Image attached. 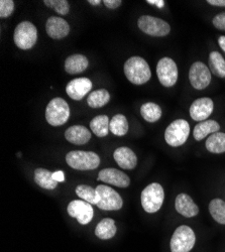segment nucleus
Returning <instances> with one entry per match:
<instances>
[{"label":"nucleus","instance_id":"f03ea898","mask_svg":"<svg viewBox=\"0 0 225 252\" xmlns=\"http://www.w3.org/2000/svg\"><path fill=\"white\" fill-rule=\"evenodd\" d=\"M141 206L147 213L153 214L161 208L165 200V192L159 183H152L141 192Z\"/></svg>","mask_w":225,"mask_h":252},{"label":"nucleus","instance_id":"b1692460","mask_svg":"<svg viewBox=\"0 0 225 252\" xmlns=\"http://www.w3.org/2000/svg\"><path fill=\"white\" fill-rule=\"evenodd\" d=\"M34 182L47 190H54L58 186V182L53 178V173L46 169H36L34 171Z\"/></svg>","mask_w":225,"mask_h":252},{"label":"nucleus","instance_id":"a211bd4d","mask_svg":"<svg viewBox=\"0 0 225 252\" xmlns=\"http://www.w3.org/2000/svg\"><path fill=\"white\" fill-rule=\"evenodd\" d=\"M114 160L124 170H133L137 163L135 154L129 148H119L113 154Z\"/></svg>","mask_w":225,"mask_h":252},{"label":"nucleus","instance_id":"6ab92c4d","mask_svg":"<svg viewBox=\"0 0 225 252\" xmlns=\"http://www.w3.org/2000/svg\"><path fill=\"white\" fill-rule=\"evenodd\" d=\"M66 139L76 145L86 144L91 138V132L83 125H73L65 132Z\"/></svg>","mask_w":225,"mask_h":252},{"label":"nucleus","instance_id":"4c0bfd02","mask_svg":"<svg viewBox=\"0 0 225 252\" xmlns=\"http://www.w3.org/2000/svg\"><path fill=\"white\" fill-rule=\"evenodd\" d=\"M148 3H150V4H157L159 7H162L163 5H165V2L162 1V0H148L147 1Z\"/></svg>","mask_w":225,"mask_h":252},{"label":"nucleus","instance_id":"f257e3e1","mask_svg":"<svg viewBox=\"0 0 225 252\" xmlns=\"http://www.w3.org/2000/svg\"><path fill=\"white\" fill-rule=\"evenodd\" d=\"M125 74L134 85H142L150 81L152 72L146 60L140 57H131L125 63Z\"/></svg>","mask_w":225,"mask_h":252},{"label":"nucleus","instance_id":"c85d7f7f","mask_svg":"<svg viewBox=\"0 0 225 252\" xmlns=\"http://www.w3.org/2000/svg\"><path fill=\"white\" fill-rule=\"evenodd\" d=\"M209 69L220 78H225V60L218 52H211L209 55Z\"/></svg>","mask_w":225,"mask_h":252},{"label":"nucleus","instance_id":"e433bc0d","mask_svg":"<svg viewBox=\"0 0 225 252\" xmlns=\"http://www.w3.org/2000/svg\"><path fill=\"white\" fill-rule=\"evenodd\" d=\"M207 3L213 6H219V7H224L225 6V0H208Z\"/></svg>","mask_w":225,"mask_h":252},{"label":"nucleus","instance_id":"c756f323","mask_svg":"<svg viewBox=\"0 0 225 252\" xmlns=\"http://www.w3.org/2000/svg\"><path fill=\"white\" fill-rule=\"evenodd\" d=\"M110 131L116 136H124L129 131V122L125 115L117 114L110 121Z\"/></svg>","mask_w":225,"mask_h":252},{"label":"nucleus","instance_id":"1a4fd4ad","mask_svg":"<svg viewBox=\"0 0 225 252\" xmlns=\"http://www.w3.org/2000/svg\"><path fill=\"white\" fill-rule=\"evenodd\" d=\"M96 190L100 199L99 203L96 205L99 209L104 210V211H118L122 208L124 201L113 189L104 185H99Z\"/></svg>","mask_w":225,"mask_h":252},{"label":"nucleus","instance_id":"5701e85b","mask_svg":"<svg viewBox=\"0 0 225 252\" xmlns=\"http://www.w3.org/2000/svg\"><path fill=\"white\" fill-rule=\"evenodd\" d=\"M92 132L98 137H105L110 130V120L106 115H98L90 122Z\"/></svg>","mask_w":225,"mask_h":252},{"label":"nucleus","instance_id":"9d476101","mask_svg":"<svg viewBox=\"0 0 225 252\" xmlns=\"http://www.w3.org/2000/svg\"><path fill=\"white\" fill-rule=\"evenodd\" d=\"M157 75L163 87H173L178 80V68L174 60L162 58L158 62Z\"/></svg>","mask_w":225,"mask_h":252},{"label":"nucleus","instance_id":"4be33fe9","mask_svg":"<svg viewBox=\"0 0 225 252\" xmlns=\"http://www.w3.org/2000/svg\"><path fill=\"white\" fill-rule=\"evenodd\" d=\"M219 129H220V125L216 121L205 120V121L200 122L195 126V128L193 130V135L197 141H200L205 138L206 136H208L209 134L218 132Z\"/></svg>","mask_w":225,"mask_h":252},{"label":"nucleus","instance_id":"f704fd0d","mask_svg":"<svg viewBox=\"0 0 225 252\" xmlns=\"http://www.w3.org/2000/svg\"><path fill=\"white\" fill-rule=\"evenodd\" d=\"M103 3L106 7H108L110 9H115L121 5L122 1L121 0H104Z\"/></svg>","mask_w":225,"mask_h":252},{"label":"nucleus","instance_id":"7c9ffc66","mask_svg":"<svg viewBox=\"0 0 225 252\" xmlns=\"http://www.w3.org/2000/svg\"><path fill=\"white\" fill-rule=\"evenodd\" d=\"M212 218L219 224L225 225V202L221 199H213L209 204Z\"/></svg>","mask_w":225,"mask_h":252},{"label":"nucleus","instance_id":"bb28decb","mask_svg":"<svg viewBox=\"0 0 225 252\" xmlns=\"http://www.w3.org/2000/svg\"><path fill=\"white\" fill-rule=\"evenodd\" d=\"M140 114L148 122L154 123L160 120L161 117V109L158 104L153 102H147L140 108Z\"/></svg>","mask_w":225,"mask_h":252},{"label":"nucleus","instance_id":"0eeeda50","mask_svg":"<svg viewBox=\"0 0 225 252\" xmlns=\"http://www.w3.org/2000/svg\"><path fill=\"white\" fill-rule=\"evenodd\" d=\"M189 134V123L185 119H177L167 127L165 131V139L169 145L173 148H178L187 141Z\"/></svg>","mask_w":225,"mask_h":252},{"label":"nucleus","instance_id":"cd10ccee","mask_svg":"<svg viewBox=\"0 0 225 252\" xmlns=\"http://www.w3.org/2000/svg\"><path fill=\"white\" fill-rule=\"evenodd\" d=\"M76 194L79 198L83 199L85 202L91 205H97L99 203V195L96 189L87 186V185H80L76 188Z\"/></svg>","mask_w":225,"mask_h":252},{"label":"nucleus","instance_id":"2eb2a0df","mask_svg":"<svg viewBox=\"0 0 225 252\" xmlns=\"http://www.w3.org/2000/svg\"><path fill=\"white\" fill-rule=\"evenodd\" d=\"M214 103L210 98H199L195 100L190 107V116L195 121L206 120L213 112Z\"/></svg>","mask_w":225,"mask_h":252},{"label":"nucleus","instance_id":"dca6fc26","mask_svg":"<svg viewBox=\"0 0 225 252\" xmlns=\"http://www.w3.org/2000/svg\"><path fill=\"white\" fill-rule=\"evenodd\" d=\"M46 31L50 37L54 39H61L66 37L70 32V26L65 19L51 16L46 24Z\"/></svg>","mask_w":225,"mask_h":252},{"label":"nucleus","instance_id":"f8f14e48","mask_svg":"<svg viewBox=\"0 0 225 252\" xmlns=\"http://www.w3.org/2000/svg\"><path fill=\"white\" fill-rule=\"evenodd\" d=\"M67 210L68 214L71 217L76 218L81 225L89 224L94 216L92 205L82 200H74L70 202Z\"/></svg>","mask_w":225,"mask_h":252},{"label":"nucleus","instance_id":"473e14b6","mask_svg":"<svg viewBox=\"0 0 225 252\" xmlns=\"http://www.w3.org/2000/svg\"><path fill=\"white\" fill-rule=\"evenodd\" d=\"M14 10V2L12 0H1L0 1V17L6 18L12 14Z\"/></svg>","mask_w":225,"mask_h":252},{"label":"nucleus","instance_id":"58836bf2","mask_svg":"<svg viewBox=\"0 0 225 252\" xmlns=\"http://www.w3.org/2000/svg\"><path fill=\"white\" fill-rule=\"evenodd\" d=\"M218 44H219L220 48L222 49V51L225 53V36H224V35L219 36V38H218Z\"/></svg>","mask_w":225,"mask_h":252},{"label":"nucleus","instance_id":"ddd939ff","mask_svg":"<svg viewBox=\"0 0 225 252\" xmlns=\"http://www.w3.org/2000/svg\"><path fill=\"white\" fill-rule=\"evenodd\" d=\"M92 89V82L88 78H76L70 81L67 84L66 92L68 96L75 100L79 101L83 99L88 92Z\"/></svg>","mask_w":225,"mask_h":252},{"label":"nucleus","instance_id":"2f4dec72","mask_svg":"<svg viewBox=\"0 0 225 252\" xmlns=\"http://www.w3.org/2000/svg\"><path fill=\"white\" fill-rule=\"evenodd\" d=\"M44 3L61 15H66L70 11V4L67 0H45Z\"/></svg>","mask_w":225,"mask_h":252},{"label":"nucleus","instance_id":"72a5a7b5","mask_svg":"<svg viewBox=\"0 0 225 252\" xmlns=\"http://www.w3.org/2000/svg\"><path fill=\"white\" fill-rule=\"evenodd\" d=\"M213 26L217 29V30H220V31H225V12H222V13H219L217 14L213 20Z\"/></svg>","mask_w":225,"mask_h":252},{"label":"nucleus","instance_id":"7ed1b4c3","mask_svg":"<svg viewBox=\"0 0 225 252\" xmlns=\"http://www.w3.org/2000/svg\"><path fill=\"white\" fill-rule=\"evenodd\" d=\"M66 161L74 170L92 171L99 166L100 158L93 152L73 151L67 154Z\"/></svg>","mask_w":225,"mask_h":252},{"label":"nucleus","instance_id":"a878e982","mask_svg":"<svg viewBox=\"0 0 225 252\" xmlns=\"http://www.w3.org/2000/svg\"><path fill=\"white\" fill-rule=\"evenodd\" d=\"M206 149L212 154L225 153V133L215 132L206 140Z\"/></svg>","mask_w":225,"mask_h":252},{"label":"nucleus","instance_id":"20e7f679","mask_svg":"<svg viewBox=\"0 0 225 252\" xmlns=\"http://www.w3.org/2000/svg\"><path fill=\"white\" fill-rule=\"evenodd\" d=\"M70 117V107L63 98H54L46 108V119L52 126L64 125Z\"/></svg>","mask_w":225,"mask_h":252},{"label":"nucleus","instance_id":"c9c22d12","mask_svg":"<svg viewBox=\"0 0 225 252\" xmlns=\"http://www.w3.org/2000/svg\"><path fill=\"white\" fill-rule=\"evenodd\" d=\"M53 178L58 183L65 182V176H64V173L62 171H58L56 173H53Z\"/></svg>","mask_w":225,"mask_h":252},{"label":"nucleus","instance_id":"9b49d317","mask_svg":"<svg viewBox=\"0 0 225 252\" xmlns=\"http://www.w3.org/2000/svg\"><path fill=\"white\" fill-rule=\"evenodd\" d=\"M189 80L192 87L197 90L207 88L211 82L209 68L202 62H195L189 70Z\"/></svg>","mask_w":225,"mask_h":252},{"label":"nucleus","instance_id":"f3484780","mask_svg":"<svg viewBox=\"0 0 225 252\" xmlns=\"http://www.w3.org/2000/svg\"><path fill=\"white\" fill-rule=\"evenodd\" d=\"M175 208L179 214L186 218L195 217L199 213L198 206L187 194H179L176 197Z\"/></svg>","mask_w":225,"mask_h":252},{"label":"nucleus","instance_id":"ea45409f","mask_svg":"<svg viewBox=\"0 0 225 252\" xmlns=\"http://www.w3.org/2000/svg\"><path fill=\"white\" fill-rule=\"evenodd\" d=\"M88 3L92 4V5H99L101 3L100 0H88Z\"/></svg>","mask_w":225,"mask_h":252},{"label":"nucleus","instance_id":"4468645a","mask_svg":"<svg viewBox=\"0 0 225 252\" xmlns=\"http://www.w3.org/2000/svg\"><path fill=\"white\" fill-rule=\"evenodd\" d=\"M97 180L119 188H128L130 185V179L126 173L110 167L100 171Z\"/></svg>","mask_w":225,"mask_h":252},{"label":"nucleus","instance_id":"aec40b11","mask_svg":"<svg viewBox=\"0 0 225 252\" xmlns=\"http://www.w3.org/2000/svg\"><path fill=\"white\" fill-rule=\"evenodd\" d=\"M89 66L88 59L80 54L72 55L65 61V70L68 74L76 75L84 72Z\"/></svg>","mask_w":225,"mask_h":252},{"label":"nucleus","instance_id":"6e6552de","mask_svg":"<svg viewBox=\"0 0 225 252\" xmlns=\"http://www.w3.org/2000/svg\"><path fill=\"white\" fill-rule=\"evenodd\" d=\"M137 27L142 32L152 36H166L171 32V27L167 22L151 15L140 16Z\"/></svg>","mask_w":225,"mask_h":252},{"label":"nucleus","instance_id":"393cba45","mask_svg":"<svg viewBox=\"0 0 225 252\" xmlns=\"http://www.w3.org/2000/svg\"><path fill=\"white\" fill-rule=\"evenodd\" d=\"M110 100V94L105 89H100L93 91L89 94L87 98V104L91 108H101L105 106V105Z\"/></svg>","mask_w":225,"mask_h":252},{"label":"nucleus","instance_id":"412c9836","mask_svg":"<svg viewBox=\"0 0 225 252\" xmlns=\"http://www.w3.org/2000/svg\"><path fill=\"white\" fill-rule=\"evenodd\" d=\"M117 228L115 226V221L110 218L102 219L95 228V235L101 240H108L114 237L116 234Z\"/></svg>","mask_w":225,"mask_h":252},{"label":"nucleus","instance_id":"39448f33","mask_svg":"<svg viewBox=\"0 0 225 252\" xmlns=\"http://www.w3.org/2000/svg\"><path fill=\"white\" fill-rule=\"evenodd\" d=\"M196 242V236L192 228L186 225L178 227L171 238L172 252H190Z\"/></svg>","mask_w":225,"mask_h":252},{"label":"nucleus","instance_id":"423d86ee","mask_svg":"<svg viewBox=\"0 0 225 252\" xmlns=\"http://www.w3.org/2000/svg\"><path fill=\"white\" fill-rule=\"evenodd\" d=\"M13 40L17 48L22 50L32 49L37 40V30L31 22L20 23L14 31Z\"/></svg>","mask_w":225,"mask_h":252}]
</instances>
